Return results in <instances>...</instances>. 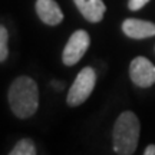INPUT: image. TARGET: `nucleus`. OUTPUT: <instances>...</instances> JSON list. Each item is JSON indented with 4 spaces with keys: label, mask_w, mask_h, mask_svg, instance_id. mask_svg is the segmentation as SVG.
Here are the masks:
<instances>
[{
    "label": "nucleus",
    "mask_w": 155,
    "mask_h": 155,
    "mask_svg": "<svg viewBox=\"0 0 155 155\" xmlns=\"http://www.w3.org/2000/svg\"><path fill=\"white\" fill-rule=\"evenodd\" d=\"M9 105L12 112L20 118L26 119L35 115L39 106V88L38 83L29 76H19L12 82L7 94Z\"/></svg>",
    "instance_id": "obj_1"
},
{
    "label": "nucleus",
    "mask_w": 155,
    "mask_h": 155,
    "mask_svg": "<svg viewBox=\"0 0 155 155\" xmlns=\"http://www.w3.org/2000/svg\"><path fill=\"white\" fill-rule=\"evenodd\" d=\"M138 116L131 111L122 112L118 116L112 132V147L118 155H132L138 147L139 141Z\"/></svg>",
    "instance_id": "obj_2"
},
{
    "label": "nucleus",
    "mask_w": 155,
    "mask_h": 155,
    "mask_svg": "<svg viewBox=\"0 0 155 155\" xmlns=\"http://www.w3.org/2000/svg\"><path fill=\"white\" fill-rule=\"evenodd\" d=\"M95 83H96V73L91 66L83 68L78 73L75 82L69 88L66 96V102L69 106H79L88 99L91 94L94 92Z\"/></svg>",
    "instance_id": "obj_3"
},
{
    "label": "nucleus",
    "mask_w": 155,
    "mask_h": 155,
    "mask_svg": "<svg viewBox=\"0 0 155 155\" xmlns=\"http://www.w3.org/2000/svg\"><path fill=\"white\" fill-rule=\"evenodd\" d=\"M91 39H89L88 32L85 30H76L75 33L69 38L66 46L62 53V61L66 66H73L81 61L88 50Z\"/></svg>",
    "instance_id": "obj_4"
},
{
    "label": "nucleus",
    "mask_w": 155,
    "mask_h": 155,
    "mask_svg": "<svg viewBox=\"0 0 155 155\" xmlns=\"http://www.w3.org/2000/svg\"><path fill=\"white\" fill-rule=\"evenodd\" d=\"M129 76L137 86L150 88L155 83V66L147 58L138 56L129 65Z\"/></svg>",
    "instance_id": "obj_5"
},
{
    "label": "nucleus",
    "mask_w": 155,
    "mask_h": 155,
    "mask_svg": "<svg viewBox=\"0 0 155 155\" xmlns=\"http://www.w3.org/2000/svg\"><path fill=\"white\" fill-rule=\"evenodd\" d=\"M122 30L131 39L152 38L155 36V23L139 19H127L122 23Z\"/></svg>",
    "instance_id": "obj_6"
},
{
    "label": "nucleus",
    "mask_w": 155,
    "mask_h": 155,
    "mask_svg": "<svg viewBox=\"0 0 155 155\" xmlns=\"http://www.w3.org/2000/svg\"><path fill=\"white\" fill-rule=\"evenodd\" d=\"M36 12L40 20L49 26H56L63 20V13L55 0H38Z\"/></svg>",
    "instance_id": "obj_7"
},
{
    "label": "nucleus",
    "mask_w": 155,
    "mask_h": 155,
    "mask_svg": "<svg viewBox=\"0 0 155 155\" xmlns=\"http://www.w3.org/2000/svg\"><path fill=\"white\" fill-rule=\"evenodd\" d=\"M82 16L92 23H98L104 19L106 6L102 0H73Z\"/></svg>",
    "instance_id": "obj_8"
},
{
    "label": "nucleus",
    "mask_w": 155,
    "mask_h": 155,
    "mask_svg": "<svg viewBox=\"0 0 155 155\" xmlns=\"http://www.w3.org/2000/svg\"><path fill=\"white\" fill-rule=\"evenodd\" d=\"M9 155H36L35 142L29 138L20 139V141L15 145V148L10 151Z\"/></svg>",
    "instance_id": "obj_9"
},
{
    "label": "nucleus",
    "mask_w": 155,
    "mask_h": 155,
    "mask_svg": "<svg viewBox=\"0 0 155 155\" xmlns=\"http://www.w3.org/2000/svg\"><path fill=\"white\" fill-rule=\"evenodd\" d=\"M7 40H9V33L5 26H0V62L7 59L9 49H7Z\"/></svg>",
    "instance_id": "obj_10"
},
{
    "label": "nucleus",
    "mask_w": 155,
    "mask_h": 155,
    "mask_svg": "<svg viewBox=\"0 0 155 155\" xmlns=\"http://www.w3.org/2000/svg\"><path fill=\"white\" fill-rule=\"evenodd\" d=\"M148 2H150V0H129V2H128V7H129L131 10H139V9H142Z\"/></svg>",
    "instance_id": "obj_11"
},
{
    "label": "nucleus",
    "mask_w": 155,
    "mask_h": 155,
    "mask_svg": "<svg viewBox=\"0 0 155 155\" xmlns=\"http://www.w3.org/2000/svg\"><path fill=\"white\" fill-rule=\"evenodd\" d=\"M144 155H155V145L150 144L144 151Z\"/></svg>",
    "instance_id": "obj_12"
}]
</instances>
